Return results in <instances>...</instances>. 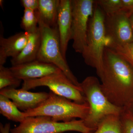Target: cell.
<instances>
[{"mask_svg": "<svg viewBox=\"0 0 133 133\" xmlns=\"http://www.w3.org/2000/svg\"><path fill=\"white\" fill-rule=\"evenodd\" d=\"M121 10L128 13L130 16L133 14V0H121Z\"/></svg>", "mask_w": 133, "mask_h": 133, "instance_id": "cell-24", "label": "cell"}, {"mask_svg": "<svg viewBox=\"0 0 133 133\" xmlns=\"http://www.w3.org/2000/svg\"><path fill=\"white\" fill-rule=\"evenodd\" d=\"M28 33V40L26 46L19 55L11 59L12 66L32 62L37 59L41 43L38 27L36 31Z\"/></svg>", "mask_w": 133, "mask_h": 133, "instance_id": "cell-14", "label": "cell"}, {"mask_svg": "<svg viewBox=\"0 0 133 133\" xmlns=\"http://www.w3.org/2000/svg\"></svg>", "mask_w": 133, "mask_h": 133, "instance_id": "cell-28", "label": "cell"}, {"mask_svg": "<svg viewBox=\"0 0 133 133\" xmlns=\"http://www.w3.org/2000/svg\"><path fill=\"white\" fill-rule=\"evenodd\" d=\"M41 86L47 87L55 94L76 103L88 104L81 87L75 85L62 71L42 78L24 80L21 88L29 91Z\"/></svg>", "mask_w": 133, "mask_h": 133, "instance_id": "cell-7", "label": "cell"}, {"mask_svg": "<svg viewBox=\"0 0 133 133\" xmlns=\"http://www.w3.org/2000/svg\"><path fill=\"white\" fill-rule=\"evenodd\" d=\"M128 109H129V110H130V111H131V112H132V113L133 114V103L131 105L130 108H129Z\"/></svg>", "mask_w": 133, "mask_h": 133, "instance_id": "cell-27", "label": "cell"}, {"mask_svg": "<svg viewBox=\"0 0 133 133\" xmlns=\"http://www.w3.org/2000/svg\"><path fill=\"white\" fill-rule=\"evenodd\" d=\"M74 131L93 133L94 130L86 127L83 120L68 122H57L47 116L27 117L19 125L10 129V133H63Z\"/></svg>", "mask_w": 133, "mask_h": 133, "instance_id": "cell-6", "label": "cell"}, {"mask_svg": "<svg viewBox=\"0 0 133 133\" xmlns=\"http://www.w3.org/2000/svg\"><path fill=\"white\" fill-rule=\"evenodd\" d=\"M95 4L93 0L71 1L72 47L76 52L81 54L86 45L89 20L93 14Z\"/></svg>", "mask_w": 133, "mask_h": 133, "instance_id": "cell-8", "label": "cell"}, {"mask_svg": "<svg viewBox=\"0 0 133 133\" xmlns=\"http://www.w3.org/2000/svg\"><path fill=\"white\" fill-rule=\"evenodd\" d=\"M10 69L17 77L23 81L26 79L42 78L62 71L54 65L37 59L12 66Z\"/></svg>", "mask_w": 133, "mask_h": 133, "instance_id": "cell-11", "label": "cell"}, {"mask_svg": "<svg viewBox=\"0 0 133 133\" xmlns=\"http://www.w3.org/2000/svg\"><path fill=\"white\" fill-rule=\"evenodd\" d=\"M35 13L41 36L37 60L56 65L75 85L80 87L81 83L78 81L62 55L57 27L51 28L46 25Z\"/></svg>", "mask_w": 133, "mask_h": 133, "instance_id": "cell-5", "label": "cell"}, {"mask_svg": "<svg viewBox=\"0 0 133 133\" xmlns=\"http://www.w3.org/2000/svg\"><path fill=\"white\" fill-rule=\"evenodd\" d=\"M80 87L89 107L84 120L87 127L95 131L102 121L111 115H120L124 109L114 105L102 92L101 83L94 76H88L81 83Z\"/></svg>", "mask_w": 133, "mask_h": 133, "instance_id": "cell-2", "label": "cell"}, {"mask_svg": "<svg viewBox=\"0 0 133 133\" xmlns=\"http://www.w3.org/2000/svg\"><path fill=\"white\" fill-rule=\"evenodd\" d=\"M49 97L38 107L24 112L25 118L43 116L51 117L55 121L68 122L79 118L84 120L89 112L88 104L76 103L51 91Z\"/></svg>", "mask_w": 133, "mask_h": 133, "instance_id": "cell-3", "label": "cell"}, {"mask_svg": "<svg viewBox=\"0 0 133 133\" xmlns=\"http://www.w3.org/2000/svg\"><path fill=\"white\" fill-rule=\"evenodd\" d=\"M93 133H122L120 115L107 116Z\"/></svg>", "mask_w": 133, "mask_h": 133, "instance_id": "cell-17", "label": "cell"}, {"mask_svg": "<svg viewBox=\"0 0 133 133\" xmlns=\"http://www.w3.org/2000/svg\"><path fill=\"white\" fill-rule=\"evenodd\" d=\"M130 21H131V25H132V28L133 31V14L131 15L130 17Z\"/></svg>", "mask_w": 133, "mask_h": 133, "instance_id": "cell-26", "label": "cell"}, {"mask_svg": "<svg viewBox=\"0 0 133 133\" xmlns=\"http://www.w3.org/2000/svg\"><path fill=\"white\" fill-rule=\"evenodd\" d=\"M38 2L36 14L46 25L51 28L57 27L60 0H38Z\"/></svg>", "mask_w": 133, "mask_h": 133, "instance_id": "cell-15", "label": "cell"}, {"mask_svg": "<svg viewBox=\"0 0 133 133\" xmlns=\"http://www.w3.org/2000/svg\"><path fill=\"white\" fill-rule=\"evenodd\" d=\"M95 2L104 12L105 16H111L121 10V0H99Z\"/></svg>", "mask_w": 133, "mask_h": 133, "instance_id": "cell-20", "label": "cell"}, {"mask_svg": "<svg viewBox=\"0 0 133 133\" xmlns=\"http://www.w3.org/2000/svg\"><path fill=\"white\" fill-rule=\"evenodd\" d=\"M122 133H133V114L128 109H124L120 115Z\"/></svg>", "mask_w": 133, "mask_h": 133, "instance_id": "cell-22", "label": "cell"}, {"mask_svg": "<svg viewBox=\"0 0 133 133\" xmlns=\"http://www.w3.org/2000/svg\"><path fill=\"white\" fill-rule=\"evenodd\" d=\"M21 27L25 32L28 33H32L38 29V20L35 11L24 9Z\"/></svg>", "mask_w": 133, "mask_h": 133, "instance_id": "cell-19", "label": "cell"}, {"mask_svg": "<svg viewBox=\"0 0 133 133\" xmlns=\"http://www.w3.org/2000/svg\"><path fill=\"white\" fill-rule=\"evenodd\" d=\"M29 34L25 32L16 33L8 38L0 37V65H4L8 57L14 58L26 46Z\"/></svg>", "mask_w": 133, "mask_h": 133, "instance_id": "cell-13", "label": "cell"}, {"mask_svg": "<svg viewBox=\"0 0 133 133\" xmlns=\"http://www.w3.org/2000/svg\"><path fill=\"white\" fill-rule=\"evenodd\" d=\"M0 113L8 119L21 123L26 118L24 112H21L8 98L0 94Z\"/></svg>", "mask_w": 133, "mask_h": 133, "instance_id": "cell-16", "label": "cell"}, {"mask_svg": "<svg viewBox=\"0 0 133 133\" xmlns=\"http://www.w3.org/2000/svg\"><path fill=\"white\" fill-rule=\"evenodd\" d=\"M98 76L102 92L108 100L117 107L128 109L133 103V66L106 47L102 69Z\"/></svg>", "mask_w": 133, "mask_h": 133, "instance_id": "cell-1", "label": "cell"}, {"mask_svg": "<svg viewBox=\"0 0 133 133\" xmlns=\"http://www.w3.org/2000/svg\"><path fill=\"white\" fill-rule=\"evenodd\" d=\"M21 1L24 9L31 10L35 11L38 9V0H21Z\"/></svg>", "mask_w": 133, "mask_h": 133, "instance_id": "cell-23", "label": "cell"}, {"mask_svg": "<svg viewBox=\"0 0 133 133\" xmlns=\"http://www.w3.org/2000/svg\"><path fill=\"white\" fill-rule=\"evenodd\" d=\"M130 15L123 10L111 16H105L106 46L123 45L133 42V31Z\"/></svg>", "mask_w": 133, "mask_h": 133, "instance_id": "cell-9", "label": "cell"}, {"mask_svg": "<svg viewBox=\"0 0 133 133\" xmlns=\"http://www.w3.org/2000/svg\"><path fill=\"white\" fill-rule=\"evenodd\" d=\"M57 26L62 55L66 59L68 44L71 40V0H60Z\"/></svg>", "mask_w": 133, "mask_h": 133, "instance_id": "cell-12", "label": "cell"}, {"mask_svg": "<svg viewBox=\"0 0 133 133\" xmlns=\"http://www.w3.org/2000/svg\"><path fill=\"white\" fill-rule=\"evenodd\" d=\"M107 47L113 50L133 66V42L123 45L111 44Z\"/></svg>", "mask_w": 133, "mask_h": 133, "instance_id": "cell-21", "label": "cell"}, {"mask_svg": "<svg viewBox=\"0 0 133 133\" xmlns=\"http://www.w3.org/2000/svg\"><path fill=\"white\" fill-rule=\"evenodd\" d=\"M22 80L15 76L10 68L0 65V90L4 88H16Z\"/></svg>", "mask_w": 133, "mask_h": 133, "instance_id": "cell-18", "label": "cell"}, {"mask_svg": "<svg viewBox=\"0 0 133 133\" xmlns=\"http://www.w3.org/2000/svg\"><path fill=\"white\" fill-rule=\"evenodd\" d=\"M0 94L12 100L17 108L23 112L35 109L42 104L49 97V93L33 92L21 88H4Z\"/></svg>", "mask_w": 133, "mask_h": 133, "instance_id": "cell-10", "label": "cell"}, {"mask_svg": "<svg viewBox=\"0 0 133 133\" xmlns=\"http://www.w3.org/2000/svg\"><path fill=\"white\" fill-rule=\"evenodd\" d=\"M10 129H11V125L9 123H6L4 125L2 123L0 124L1 133H10Z\"/></svg>", "mask_w": 133, "mask_h": 133, "instance_id": "cell-25", "label": "cell"}, {"mask_svg": "<svg viewBox=\"0 0 133 133\" xmlns=\"http://www.w3.org/2000/svg\"><path fill=\"white\" fill-rule=\"evenodd\" d=\"M105 17L104 13L95 1L94 12L88 24L86 45L82 55L85 63L96 69L98 76L102 70L106 46Z\"/></svg>", "mask_w": 133, "mask_h": 133, "instance_id": "cell-4", "label": "cell"}]
</instances>
